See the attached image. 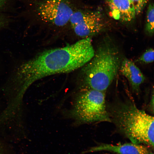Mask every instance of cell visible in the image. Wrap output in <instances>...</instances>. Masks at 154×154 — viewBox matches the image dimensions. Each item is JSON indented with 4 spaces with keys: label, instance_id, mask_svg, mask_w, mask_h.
<instances>
[{
    "label": "cell",
    "instance_id": "6da1fadb",
    "mask_svg": "<svg viewBox=\"0 0 154 154\" xmlns=\"http://www.w3.org/2000/svg\"><path fill=\"white\" fill-rule=\"evenodd\" d=\"M95 53L90 37L64 47L46 50L21 64L11 80L16 86L25 91L38 80L70 72L84 66Z\"/></svg>",
    "mask_w": 154,
    "mask_h": 154
},
{
    "label": "cell",
    "instance_id": "7a4b0ae2",
    "mask_svg": "<svg viewBox=\"0 0 154 154\" xmlns=\"http://www.w3.org/2000/svg\"><path fill=\"white\" fill-rule=\"evenodd\" d=\"M111 122L133 143L154 148V117L139 109L128 99L118 103L108 112Z\"/></svg>",
    "mask_w": 154,
    "mask_h": 154
},
{
    "label": "cell",
    "instance_id": "3957f363",
    "mask_svg": "<svg viewBox=\"0 0 154 154\" xmlns=\"http://www.w3.org/2000/svg\"><path fill=\"white\" fill-rule=\"evenodd\" d=\"M121 63L115 46L109 40L104 41L85 65L81 89L105 92L116 76Z\"/></svg>",
    "mask_w": 154,
    "mask_h": 154
},
{
    "label": "cell",
    "instance_id": "277c9868",
    "mask_svg": "<svg viewBox=\"0 0 154 154\" xmlns=\"http://www.w3.org/2000/svg\"><path fill=\"white\" fill-rule=\"evenodd\" d=\"M105 97V92L81 89L74 99L70 116L78 124L111 122Z\"/></svg>",
    "mask_w": 154,
    "mask_h": 154
},
{
    "label": "cell",
    "instance_id": "5b68a950",
    "mask_svg": "<svg viewBox=\"0 0 154 154\" xmlns=\"http://www.w3.org/2000/svg\"><path fill=\"white\" fill-rule=\"evenodd\" d=\"M35 9L42 21L59 27L69 22L74 11L68 0H43L37 3Z\"/></svg>",
    "mask_w": 154,
    "mask_h": 154
},
{
    "label": "cell",
    "instance_id": "8992f818",
    "mask_svg": "<svg viewBox=\"0 0 154 154\" xmlns=\"http://www.w3.org/2000/svg\"><path fill=\"white\" fill-rule=\"evenodd\" d=\"M102 14L98 11H74L69 22L75 34L84 38L101 32L105 26Z\"/></svg>",
    "mask_w": 154,
    "mask_h": 154
},
{
    "label": "cell",
    "instance_id": "52a82bcc",
    "mask_svg": "<svg viewBox=\"0 0 154 154\" xmlns=\"http://www.w3.org/2000/svg\"><path fill=\"white\" fill-rule=\"evenodd\" d=\"M103 151L118 154H148L151 151L148 146L131 142L117 145L101 143L89 148L83 151L82 153L85 154Z\"/></svg>",
    "mask_w": 154,
    "mask_h": 154
},
{
    "label": "cell",
    "instance_id": "ba28073f",
    "mask_svg": "<svg viewBox=\"0 0 154 154\" xmlns=\"http://www.w3.org/2000/svg\"><path fill=\"white\" fill-rule=\"evenodd\" d=\"M108 2L115 19L127 22L135 18L136 14L131 0H108Z\"/></svg>",
    "mask_w": 154,
    "mask_h": 154
},
{
    "label": "cell",
    "instance_id": "9c48e42d",
    "mask_svg": "<svg viewBox=\"0 0 154 154\" xmlns=\"http://www.w3.org/2000/svg\"><path fill=\"white\" fill-rule=\"evenodd\" d=\"M120 68L121 73L129 81L133 90L138 92L140 85L145 79L140 69L132 61L127 58L121 62Z\"/></svg>",
    "mask_w": 154,
    "mask_h": 154
},
{
    "label": "cell",
    "instance_id": "30bf717a",
    "mask_svg": "<svg viewBox=\"0 0 154 154\" xmlns=\"http://www.w3.org/2000/svg\"><path fill=\"white\" fill-rule=\"evenodd\" d=\"M154 5L153 3L149 4L147 11L145 30L149 35L152 36L154 33Z\"/></svg>",
    "mask_w": 154,
    "mask_h": 154
},
{
    "label": "cell",
    "instance_id": "8fae6325",
    "mask_svg": "<svg viewBox=\"0 0 154 154\" xmlns=\"http://www.w3.org/2000/svg\"><path fill=\"white\" fill-rule=\"evenodd\" d=\"M139 61L145 63H149L154 61V50L151 48L146 50L139 59Z\"/></svg>",
    "mask_w": 154,
    "mask_h": 154
},
{
    "label": "cell",
    "instance_id": "7c38bea8",
    "mask_svg": "<svg viewBox=\"0 0 154 154\" xmlns=\"http://www.w3.org/2000/svg\"><path fill=\"white\" fill-rule=\"evenodd\" d=\"M133 5L136 15L139 14L142 11L147 0H131Z\"/></svg>",
    "mask_w": 154,
    "mask_h": 154
},
{
    "label": "cell",
    "instance_id": "4fadbf2b",
    "mask_svg": "<svg viewBox=\"0 0 154 154\" xmlns=\"http://www.w3.org/2000/svg\"><path fill=\"white\" fill-rule=\"evenodd\" d=\"M9 21V19L6 16L0 13V29L7 25Z\"/></svg>",
    "mask_w": 154,
    "mask_h": 154
},
{
    "label": "cell",
    "instance_id": "5bb4252c",
    "mask_svg": "<svg viewBox=\"0 0 154 154\" xmlns=\"http://www.w3.org/2000/svg\"><path fill=\"white\" fill-rule=\"evenodd\" d=\"M11 0H0V10L5 8Z\"/></svg>",
    "mask_w": 154,
    "mask_h": 154
},
{
    "label": "cell",
    "instance_id": "9a60e30c",
    "mask_svg": "<svg viewBox=\"0 0 154 154\" xmlns=\"http://www.w3.org/2000/svg\"><path fill=\"white\" fill-rule=\"evenodd\" d=\"M148 154H153V153L151 151Z\"/></svg>",
    "mask_w": 154,
    "mask_h": 154
}]
</instances>
